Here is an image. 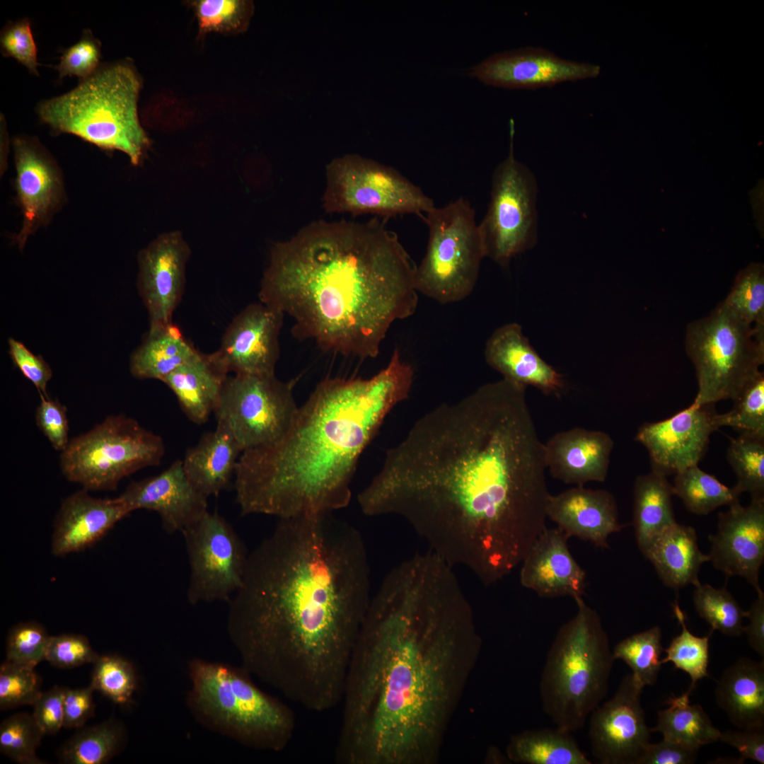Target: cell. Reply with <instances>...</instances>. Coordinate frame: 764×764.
<instances>
[{
	"mask_svg": "<svg viewBox=\"0 0 764 764\" xmlns=\"http://www.w3.org/2000/svg\"><path fill=\"white\" fill-rule=\"evenodd\" d=\"M525 390L502 378L424 415L359 493L362 512L403 518L485 586L509 575L546 528L550 495Z\"/></svg>",
	"mask_w": 764,
	"mask_h": 764,
	"instance_id": "6da1fadb",
	"label": "cell"
},
{
	"mask_svg": "<svg viewBox=\"0 0 764 764\" xmlns=\"http://www.w3.org/2000/svg\"><path fill=\"white\" fill-rule=\"evenodd\" d=\"M453 567L429 550L371 596L347 671L339 764H434L482 649Z\"/></svg>",
	"mask_w": 764,
	"mask_h": 764,
	"instance_id": "7a4b0ae2",
	"label": "cell"
},
{
	"mask_svg": "<svg viewBox=\"0 0 764 764\" xmlns=\"http://www.w3.org/2000/svg\"><path fill=\"white\" fill-rule=\"evenodd\" d=\"M371 598L355 527L332 513L280 519L249 554L228 601V632L250 674L322 712L342 701Z\"/></svg>",
	"mask_w": 764,
	"mask_h": 764,
	"instance_id": "3957f363",
	"label": "cell"
},
{
	"mask_svg": "<svg viewBox=\"0 0 764 764\" xmlns=\"http://www.w3.org/2000/svg\"><path fill=\"white\" fill-rule=\"evenodd\" d=\"M416 265L383 221L313 222L270 250L260 302L323 350L374 358L396 320L415 313Z\"/></svg>",
	"mask_w": 764,
	"mask_h": 764,
	"instance_id": "277c9868",
	"label": "cell"
},
{
	"mask_svg": "<svg viewBox=\"0 0 764 764\" xmlns=\"http://www.w3.org/2000/svg\"><path fill=\"white\" fill-rule=\"evenodd\" d=\"M412 366L395 348L369 378H327L279 440L241 453L235 470L243 515L332 513L351 500L358 460L388 412L406 400Z\"/></svg>",
	"mask_w": 764,
	"mask_h": 764,
	"instance_id": "5b68a950",
	"label": "cell"
},
{
	"mask_svg": "<svg viewBox=\"0 0 764 764\" xmlns=\"http://www.w3.org/2000/svg\"><path fill=\"white\" fill-rule=\"evenodd\" d=\"M141 88L137 73L127 62L103 64L70 91L42 100L37 112L55 132L122 151L139 165L150 144L139 119Z\"/></svg>",
	"mask_w": 764,
	"mask_h": 764,
	"instance_id": "8992f818",
	"label": "cell"
},
{
	"mask_svg": "<svg viewBox=\"0 0 764 764\" xmlns=\"http://www.w3.org/2000/svg\"><path fill=\"white\" fill-rule=\"evenodd\" d=\"M187 704L208 729L255 750L282 751L294 734L293 710L252 681L243 667L192 659Z\"/></svg>",
	"mask_w": 764,
	"mask_h": 764,
	"instance_id": "52a82bcc",
	"label": "cell"
},
{
	"mask_svg": "<svg viewBox=\"0 0 764 764\" xmlns=\"http://www.w3.org/2000/svg\"><path fill=\"white\" fill-rule=\"evenodd\" d=\"M574 601L577 613L558 630L539 685L543 711L556 727L571 733L606 698L615 661L598 613L583 597Z\"/></svg>",
	"mask_w": 764,
	"mask_h": 764,
	"instance_id": "ba28073f",
	"label": "cell"
},
{
	"mask_svg": "<svg viewBox=\"0 0 764 764\" xmlns=\"http://www.w3.org/2000/svg\"><path fill=\"white\" fill-rule=\"evenodd\" d=\"M685 350L696 371L695 405L733 400L764 362V330L748 325L722 303L688 324Z\"/></svg>",
	"mask_w": 764,
	"mask_h": 764,
	"instance_id": "9c48e42d",
	"label": "cell"
},
{
	"mask_svg": "<svg viewBox=\"0 0 764 764\" xmlns=\"http://www.w3.org/2000/svg\"><path fill=\"white\" fill-rule=\"evenodd\" d=\"M475 214L470 202L459 197L443 207L434 206L422 216L429 236L425 255L415 273L418 294L443 305L471 294L486 257Z\"/></svg>",
	"mask_w": 764,
	"mask_h": 764,
	"instance_id": "30bf717a",
	"label": "cell"
},
{
	"mask_svg": "<svg viewBox=\"0 0 764 764\" xmlns=\"http://www.w3.org/2000/svg\"><path fill=\"white\" fill-rule=\"evenodd\" d=\"M164 453L161 436L125 415H112L70 439L59 465L69 481L83 489L113 490L123 478L158 465Z\"/></svg>",
	"mask_w": 764,
	"mask_h": 764,
	"instance_id": "8fae6325",
	"label": "cell"
},
{
	"mask_svg": "<svg viewBox=\"0 0 764 764\" xmlns=\"http://www.w3.org/2000/svg\"><path fill=\"white\" fill-rule=\"evenodd\" d=\"M322 198L327 213L422 216L433 199L396 169L357 154L333 159L326 167Z\"/></svg>",
	"mask_w": 764,
	"mask_h": 764,
	"instance_id": "7c38bea8",
	"label": "cell"
},
{
	"mask_svg": "<svg viewBox=\"0 0 764 764\" xmlns=\"http://www.w3.org/2000/svg\"><path fill=\"white\" fill-rule=\"evenodd\" d=\"M514 133L511 119L509 151L493 172L488 207L478 224L486 257L504 267L538 240L537 181L514 156Z\"/></svg>",
	"mask_w": 764,
	"mask_h": 764,
	"instance_id": "4fadbf2b",
	"label": "cell"
},
{
	"mask_svg": "<svg viewBox=\"0 0 764 764\" xmlns=\"http://www.w3.org/2000/svg\"><path fill=\"white\" fill-rule=\"evenodd\" d=\"M294 383L275 374L228 376L214 411L217 424L233 435L242 452L279 440L299 409Z\"/></svg>",
	"mask_w": 764,
	"mask_h": 764,
	"instance_id": "5bb4252c",
	"label": "cell"
},
{
	"mask_svg": "<svg viewBox=\"0 0 764 764\" xmlns=\"http://www.w3.org/2000/svg\"><path fill=\"white\" fill-rule=\"evenodd\" d=\"M182 533L190 567L189 603L228 602L243 582L249 556L240 537L224 517L209 511Z\"/></svg>",
	"mask_w": 764,
	"mask_h": 764,
	"instance_id": "9a60e30c",
	"label": "cell"
},
{
	"mask_svg": "<svg viewBox=\"0 0 764 764\" xmlns=\"http://www.w3.org/2000/svg\"><path fill=\"white\" fill-rule=\"evenodd\" d=\"M643 688L627 674L614 695L589 715L591 752L601 763L639 764L652 733L641 705Z\"/></svg>",
	"mask_w": 764,
	"mask_h": 764,
	"instance_id": "2e32d148",
	"label": "cell"
},
{
	"mask_svg": "<svg viewBox=\"0 0 764 764\" xmlns=\"http://www.w3.org/2000/svg\"><path fill=\"white\" fill-rule=\"evenodd\" d=\"M714 404L695 405L672 417L642 424L635 436L647 450L652 469L666 475L698 465L711 434L719 429Z\"/></svg>",
	"mask_w": 764,
	"mask_h": 764,
	"instance_id": "e0dca14e",
	"label": "cell"
},
{
	"mask_svg": "<svg viewBox=\"0 0 764 764\" xmlns=\"http://www.w3.org/2000/svg\"><path fill=\"white\" fill-rule=\"evenodd\" d=\"M599 66L561 58L545 49L524 47L494 54L470 69L486 85L535 89L596 77Z\"/></svg>",
	"mask_w": 764,
	"mask_h": 764,
	"instance_id": "ac0fdd59",
	"label": "cell"
},
{
	"mask_svg": "<svg viewBox=\"0 0 764 764\" xmlns=\"http://www.w3.org/2000/svg\"><path fill=\"white\" fill-rule=\"evenodd\" d=\"M284 316L262 302L247 306L226 330L215 355L234 374H274Z\"/></svg>",
	"mask_w": 764,
	"mask_h": 764,
	"instance_id": "d6986e66",
	"label": "cell"
},
{
	"mask_svg": "<svg viewBox=\"0 0 764 764\" xmlns=\"http://www.w3.org/2000/svg\"><path fill=\"white\" fill-rule=\"evenodd\" d=\"M190 248L180 231L163 233L138 255L137 289L149 326L173 322L185 284Z\"/></svg>",
	"mask_w": 764,
	"mask_h": 764,
	"instance_id": "ffe728a7",
	"label": "cell"
},
{
	"mask_svg": "<svg viewBox=\"0 0 764 764\" xmlns=\"http://www.w3.org/2000/svg\"><path fill=\"white\" fill-rule=\"evenodd\" d=\"M709 561L727 577L744 578L756 592L764 562V500L740 502L718 514L717 531L709 536Z\"/></svg>",
	"mask_w": 764,
	"mask_h": 764,
	"instance_id": "44dd1931",
	"label": "cell"
},
{
	"mask_svg": "<svg viewBox=\"0 0 764 764\" xmlns=\"http://www.w3.org/2000/svg\"><path fill=\"white\" fill-rule=\"evenodd\" d=\"M16 189L23 222L16 243L23 249L30 236L50 219L63 197L59 170L42 146L34 139H13Z\"/></svg>",
	"mask_w": 764,
	"mask_h": 764,
	"instance_id": "7402d4cb",
	"label": "cell"
},
{
	"mask_svg": "<svg viewBox=\"0 0 764 764\" xmlns=\"http://www.w3.org/2000/svg\"><path fill=\"white\" fill-rule=\"evenodd\" d=\"M120 497L131 512H157L168 533L183 532L208 512V498L188 480L179 459L155 476L132 482Z\"/></svg>",
	"mask_w": 764,
	"mask_h": 764,
	"instance_id": "603a6c76",
	"label": "cell"
},
{
	"mask_svg": "<svg viewBox=\"0 0 764 764\" xmlns=\"http://www.w3.org/2000/svg\"><path fill=\"white\" fill-rule=\"evenodd\" d=\"M569 537L545 528L521 563V584L543 598L583 597L586 574L572 555Z\"/></svg>",
	"mask_w": 764,
	"mask_h": 764,
	"instance_id": "cb8c5ba5",
	"label": "cell"
},
{
	"mask_svg": "<svg viewBox=\"0 0 764 764\" xmlns=\"http://www.w3.org/2000/svg\"><path fill=\"white\" fill-rule=\"evenodd\" d=\"M130 513L120 496L93 497L86 489L72 494L62 501L56 515L52 553L63 556L87 548Z\"/></svg>",
	"mask_w": 764,
	"mask_h": 764,
	"instance_id": "d4e9b609",
	"label": "cell"
},
{
	"mask_svg": "<svg viewBox=\"0 0 764 764\" xmlns=\"http://www.w3.org/2000/svg\"><path fill=\"white\" fill-rule=\"evenodd\" d=\"M546 514L569 538L574 536L600 548H608V537L624 526L619 522L617 504L609 492L582 485L550 494Z\"/></svg>",
	"mask_w": 764,
	"mask_h": 764,
	"instance_id": "484cf974",
	"label": "cell"
},
{
	"mask_svg": "<svg viewBox=\"0 0 764 764\" xmlns=\"http://www.w3.org/2000/svg\"><path fill=\"white\" fill-rule=\"evenodd\" d=\"M613 445L602 431L577 427L560 432L545 444L547 469L566 484L604 482Z\"/></svg>",
	"mask_w": 764,
	"mask_h": 764,
	"instance_id": "4316f807",
	"label": "cell"
},
{
	"mask_svg": "<svg viewBox=\"0 0 764 764\" xmlns=\"http://www.w3.org/2000/svg\"><path fill=\"white\" fill-rule=\"evenodd\" d=\"M484 355L487 364L506 380L556 396L564 388L562 374L540 357L516 323L497 328L486 342Z\"/></svg>",
	"mask_w": 764,
	"mask_h": 764,
	"instance_id": "83f0119b",
	"label": "cell"
},
{
	"mask_svg": "<svg viewBox=\"0 0 764 764\" xmlns=\"http://www.w3.org/2000/svg\"><path fill=\"white\" fill-rule=\"evenodd\" d=\"M228 373L214 352L197 351L161 381L175 394L187 417L200 425L214 412Z\"/></svg>",
	"mask_w": 764,
	"mask_h": 764,
	"instance_id": "f1b7e54d",
	"label": "cell"
},
{
	"mask_svg": "<svg viewBox=\"0 0 764 764\" xmlns=\"http://www.w3.org/2000/svg\"><path fill=\"white\" fill-rule=\"evenodd\" d=\"M717 705L739 729L764 727V661L741 657L727 668L715 687Z\"/></svg>",
	"mask_w": 764,
	"mask_h": 764,
	"instance_id": "f546056e",
	"label": "cell"
},
{
	"mask_svg": "<svg viewBox=\"0 0 764 764\" xmlns=\"http://www.w3.org/2000/svg\"><path fill=\"white\" fill-rule=\"evenodd\" d=\"M242 453L233 435L221 424L205 433L182 460L188 480L202 494L217 496L234 476Z\"/></svg>",
	"mask_w": 764,
	"mask_h": 764,
	"instance_id": "4dcf8cb0",
	"label": "cell"
},
{
	"mask_svg": "<svg viewBox=\"0 0 764 764\" xmlns=\"http://www.w3.org/2000/svg\"><path fill=\"white\" fill-rule=\"evenodd\" d=\"M664 585L679 589L698 585L702 565L709 561L698 545L694 528L677 522L655 538L642 552Z\"/></svg>",
	"mask_w": 764,
	"mask_h": 764,
	"instance_id": "1f68e13d",
	"label": "cell"
},
{
	"mask_svg": "<svg viewBox=\"0 0 764 764\" xmlns=\"http://www.w3.org/2000/svg\"><path fill=\"white\" fill-rule=\"evenodd\" d=\"M197 351L173 322L149 326L130 356L129 370L138 379L161 381Z\"/></svg>",
	"mask_w": 764,
	"mask_h": 764,
	"instance_id": "d6a6232c",
	"label": "cell"
},
{
	"mask_svg": "<svg viewBox=\"0 0 764 764\" xmlns=\"http://www.w3.org/2000/svg\"><path fill=\"white\" fill-rule=\"evenodd\" d=\"M672 485L664 473L652 469L637 477L634 485L633 526L642 552L659 535L676 523Z\"/></svg>",
	"mask_w": 764,
	"mask_h": 764,
	"instance_id": "836d02e7",
	"label": "cell"
},
{
	"mask_svg": "<svg viewBox=\"0 0 764 764\" xmlns=\"http://www.w3.org/2000/svg\"><path fill=\"white\" fill-rule=\"evenodd\" d=\"M508 758L526 764H591L571 732L557 727L526 730L514 735Z\"/></svg>",
	"mask_w": 764,
	"mask_h": 764,
	"instance_id": "e575fe53",
	"label": "cell"
},
{
	"mask_svg": "<svg viewBox=\"0 0 764 764\" xmlns=\"http://www.w3.org/2000/svg\"><path fill=\"white\" fill-rule=\"evenodd\" d=\"M690 695L669 698L668 708L658 712L657 724L651 731H659L664 739L685 746H700L719 741L721 731L714 727L700 705H690Z\"/></svg>",
	"mask_w": 764,
	"mask_h": 764,
	"instance_id": "d590c367",
	"label": "cell"
},
{
	"mask_svg": "<svg viewBox=\"0 0 764 764\" xmlns=\"http://www.w3.org/2000/svg\"><path fill=\"white\" fill-rule=\"evenodd\" d=\"M79 729L58 750L61 763L104 764L117 756L126 743L125 727L114 717Z\"/></svg>",
	"mask_w": 764,
	"mask_h": 764,
	"instance_id": "8d00e7d4",
	"label": "cell"
},
{
	"mask_svg": "<svg viewBox=\"0 0 764 764\" xmlns=\"http://www.w3.org/2000/svg\"><path fill=\"white\" fill-rule=\"evenodd\" d=\"M672 489L688 510L707 515L722 506L739 503L740 494L722 484L714 475L701 470L698 465L675 474Z\"/></svg>",
	"mask_w": 764,
	"mask_h": 764,
	"instance_id": "74e56055",
	"label": "cell"
},
{
	"mask_svg": "<svg viewBox=\"0 0 764 764\" xmlns=\"http://www.w3.org/2000/svg\"><path fill=\"white\" fill-rule=\"evenodd\" d=\"M727 460L736 477L735 490L740 494L749 493L751 499L764 500V436L739 434L732 438Z\"/></svg>",
	"mask_w": 764,
	"mask_h": 764,
	"instance_id": "f35d334b",
	"label": "cell"
},
{
	"mask_svg": "<svg viewBox=\"0 0 764 764\" xmlns=\"http://www.w3.org/2000/svg\"><path fill=\"white\" fill-rule=\"evenodd\" d=\"M615 660L623 661L632 670L635 681L642 688L654 685L661 670V631L659 626L630 635L612 650Z\"/></svg>",
	"mask_w": 764,
	"mask_h": 764,
	"instance_id": "ab89813d",
	"label": "cell"
},
{
	"mask_svg": "<svg viewBox=\"0 0 764 764\" xmlns=\"http://www.w3.org/2000/svg\"><path fill=\"white\" fill-rule=\"evenodd\" d=\"M673 609L681 625V632L672 639L668 647L664 649L666 656L661 659V663L663 664L672 662L675 668L681 669L689 675L691 684L685 693L690 695L697 682L709 676V641L712 632L710 631L709 634L704 637L692 634L686 627L685 613L677 601H674Z\"/></svg>",
	"mask_w": 764,
	"mask_h": 764,
	"instance_id": "60d3db41",
	"label": "cell"
},
{
	"mask_svg": "<svg viewBox=\"0 0 764 764\" xmlns=\"http://www.w3.org/2000/svg\"><path fill=\"white\" fill-rule=\"evenodd\" d=\"M723 306L743 323L764 330V267L751 263L736 275Z\"/></svg>",
	"mask_w": 764,
	"mask_h": 764,
	"instance_id": "b9f144b4",
	"label": "cell"
},
{
	"mask_svg": "<svg viewBox=\"0 0 764 764\" xmlns=\"http://www.w3.org/2000/svg\"><path fill=\"white\" fill-rule=\"evenodd\" d=\"M695 588V608L700 617L711 626L710 632L719 630L727 636H739L743 632L746 611L725 586L716 589L700 583Z\"/></svg>",
	"mask_w": 764,
	"mask_h": 764,
	"instance_id": "7bdbcfd3",
	"label": "cell"
},
{
	"mask_svg": "<svg viewBox=\"0 0 764 764\" xmlns=\"http://www.w3.org/2000/svg\"><path fill=\"white\" fill-rule=\"evenodd\" d=\"M733 407L717 415V424L730 427L739 434L764 436V374L760 371L733 399Z\"/></svg>",
	"mask_w": 764,
	"mask_h": 764,
	"instance_id": "ee69618b",
	"label": "cell"
},
{
	"mask_svg": "<svg viewBox=\"0 0 764 764\" xmlns=\"http://www.w3.org/2000/svg\"><path fill=\"white\" fill-rule=\"evenodd\" d=\"M45 736L33 714L18 712L0 724V751L20 764L47 763L36 755Z\"/></svg>",
	"mask_w": 764,
	"mask_h": 764,
	"instance_id": "f6af8a7d",
	"label": "cell"
},
{
	"mask_svg": "<svg viewBox=\"0 0 764 764\" xmlns=\"http://www.w3.org/2000/svg\"><path fill=\"white\" fill-rule=\"evenodd\" d=\"M93 664L90 684L95 690L116 704H128L137 685L133 665L116 654L99 656Z\"/></svg>",
	"mask_w": 764,
	"mask_h": 764,
	"instance_id": "bcb514c9",
	"label": "cell"
},
{
	"mask_svg": "<svg viewBox=\"0 0 764 764\" xmlns=\"http://www.w3.org/2000/svg\"><path fill=\"white\" fill-rule=\"evenodd\" d=\"M192 5L200 35L242 31L253 12V2L245 0H198Z\"/></svg>",
	"mask_w": 764,
	"mask_h": 764,
	"instance_id": "7dc6e473",
	"label": "cell"
},
{
	"mask_svg": "<svg viewBox=\"0 0 764 764\" xmlns=\"http://www.w3.org/2000/svg\"><path fill=\"white\" fill-rule=\"evenodd\" d=\"M35 668L5 660L0 666V710L33 705L41 695Z\"/></svg>",
	"mask_w": 764,
	"mask_h": 764,
	"instance_id": "c3c4849f",
	"label": "cell"
},
{
	"mask_svg": "<svg viewBox=\"0 0 764 764\" xmlns=\"http://www.w3.org/2000/svg\"><path fill=\"white\" fill-rule=\"evenodd\" d=\"M50 637L45 627L37 622L15 625L7 636L5 660L35 668L45 660Z\"/></svg>",
	"mask_w": 764,
	"mask_h": 764,
	"instance_id": "681fc988",
	"label": "cell"
},
{
	"mask_svg": "<svg viewBox=\"0 0 764 764\" xmlns=\"http://www.w3.org/2000/svg\"><path fill=\"white\" fill-rule=\"evenodd\" d=\"M101 45L91 30L83 32L80 40L62 53L55 67L59 79L77 76L80 81L92 75L100 66Z\"/></svg>",
	"mask_w": 764,
	"mask_h": 764,
	"instance_id": "f907efd6",
	"label": "cell"
},
{
	"mask_svg": "<svg viewBox=\"0 0 764 764\" xmlns=\"http://www.w3.org/2000/svg\"><path fill=\"white\" fill-rule=\"evenodd\" d=\"M99 656L87 637L76 634L50 636L45 652V660L60 668L93 664Z\"/></svg>",
	"mask_w": 764,
	"mask_h": 764,
	"instance_id": "816d5d0a",
	"label": "cell"
},
{
	"mask_svg": "<svg viewBox=\"0 0 764 764\" xmlns=\"http://www.w3.org/2000/svg\"><path fill=\"white\" fill-rule=\"evenodd\" d=\"M0 46L4 56L14 58L30 74L38 76L37 48L28 19L6 25L1 33Z\"/></svg>",
	"mask_w": 764,
	"mask_h": 764,
	"instance_id": "f5cc1de1",
	"label": "cell"
},
{
	"mask_svg": "<svg viewBox=\"0 0 764 764\" xmlns=\"http://www.w3.org/2000/svg\"><path fill=\"white\" fill-rule=\"evenodd\" d=\"M40 395V403L35 411L36 425L54 449L62 452L70 441L66 407L48 395Z\"/></svg>",
	"mask_w": 764,
	"mask_h": 764,
	"instance_id": "db71d44e",
	"label": "cell"
},
{
	"mask_svg": "<svg viewBox=\"0 0 764 764\" xmlns=\"http://www.w3.org/2000/svg\"><path fill=\"white\" fill-rule=\"evenodd\" d=\"M8 353L15 366L36 387L40 395L47 396V385L52 376L50 365L40 355L30 352L21 342L8 339Z\"/></svg>",
	"mask_w": 764,
	"mask_h": 764,
	"instance_id": "11a10c76",
	"label": "cell"
},
{
	"mask_svg": "<svg viewBox=\"0 0 764 764\" xmlns=\"http://www.w3.org/2000/svg\"><path fill=\"white\" fill-rule=\"evenodd\" d=\"M66 687L54 685L33 703V716L45 735L56 734L64 725L63 703Z\"/></svg>",
	"mask_w": 764,
	"mask_h": 764,
	"instance_id": "9f6ffc18",
	"label": "cell"
},
{
	"mask_svg": "<svg viewBox=\"0 0 764 764\" xmlns=\"http://www.w3.org/2000/svg\"><path fill=\"white\" fill-rule=\"evenodd\" d=\"M93 687L89 684L86 688L71 689L66 688L64 703V725L65 729H80L93 717Z\"/></svg>",
	"mask_w": 764,
	"mask_h": 764,
	"instance_id": "6f0895ef",
	"label": "cell"
},
{
	"mask_svg": "<svg viewBox=\"0 0 764 764\" xmlns=\"http://www.w3.org/2000/svg\"><path fill=\"white\" fill-rule=\"evenodd\" d=\"M719 740L737 749L741 763L746 759L764 763V727L721 731Z\"/></svg>",
	"mask_w": 764,
	"mask_h": 764,
	"instance_id": "680465c9",
	"label": "cell"
},
{
	"mask_svg": "<svg viewBox=\"0 0 764 764\" xmlns=\"http://www.w3.org/2000/svg\"><path fill=\"white\" fill-rule=\"evenodd\" d=\"M698 751L664 739L647 745L639 764H692L697 759Z\"/></svg>",
	"mask_w": 764,
	"mask_h": 764,
	"instance_id": "91938a15",
	"label": "cell"
},
{
	"mask_svg": "<svg viewBox=\"0 0 764 764\" xmlns=\"http://www.w3.org/2000/svg\"><path fill=\"white\" fill-rule=\"evenodd\" d=\"M746 618L749 620L747 626H744L743 632L747 635L750 647L760 656H764V593L761 590L757 592V598L746 611Z\"/></svg>",
	"mask_w": 764,
	"mask_h": 764,
	"instance_id": "94428289",
	"label": "cell"
}]
</instances>
